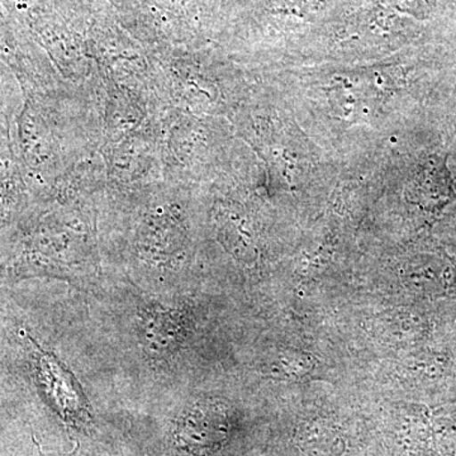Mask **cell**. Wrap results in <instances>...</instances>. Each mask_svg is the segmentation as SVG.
<instances>
[{"mask_svg":"<svg viewBox=\"0 0 456 456\" xmlns=\"http://www.w3.org/2000/svg\"><path fill=\"white\" fill-rule=\"evenodd\" d=\"M227 430L226 413L215 404H197L185 412L176 426L179 448L202 454L224 440Z\"/></svg>","mask_w":456,"mask_h":456,"instance_id":"6da1fadb","label":"cell"},{"mask_svg":"<svg viewBox=\"0 0 456 456\" xmlns=\"http://www.w3.org/2000/svg\"><path fill=\"white\" fill-rule=\"evenodd\" d=\"M180 314L173 308H147L141 320V341L151 355L169 356L180 341Z\"/></svg>","mask_w":456,"mask_h":456,"instance_id":"7a4b0ae2","label":"cell"},{"mask_svg":"<svg viewBox=\"0 0 456 456\" xmlns=\"http://www.w3.org/2000/svg\"><path fill=\"white\" fill-rule=\"evenodd\" d=\"M38 379L44 388L60 404L65 412L77 415L82 411V393L77 391L73 377L62 368V365L50 354L41 353L37 358Z\"/></svg>","mask_w":456,"mask_h":456,"instance_id":"3957f363","label":"cell"}]
</instances>
